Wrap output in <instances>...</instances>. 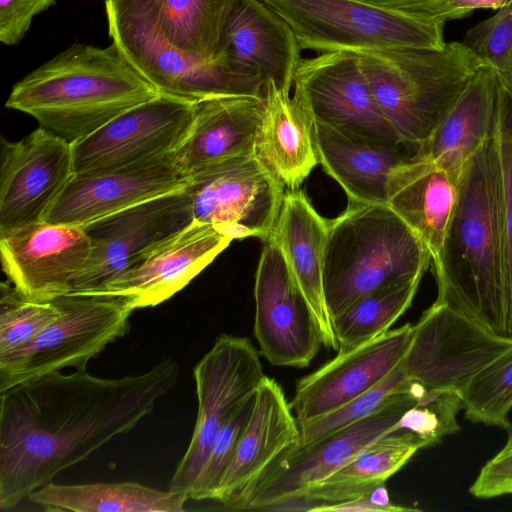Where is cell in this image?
<instances>
[{
	"label": "cell",
	"instance_id": "obj_42",
	"mask_svg": "<svg viewBox=\"0 0 512 512\" xmlns=\"http://www.w3.org/2000/svg\"><path fill=\"white\" fill-rule=\"evenodd\" d=\"M511 3L512 0H427L418 7L416 16L445 24L449 20L466 17L475 10L497 11Z\"/></svg>",
	"mask_w": 512,
	"mask_h": 512
},
{
	"label": "cell",
	"instance_id": "obj_28",
	"mask_svg": "<svg viewBox=\"0 0 512 512\" xmlns=\"http://www.w3.org/2000/svg\"><path fill=\"white\" fill-rule=\"evenodd\" d=\"M194 107L189 135L175 152L176 164L187 178L212 163L254 150L263 96H219Z\"/></svg>",
	"mask_w": 512,
	"mask_h": 512
},
{
	"label": "cell",
	"instance_id": "obj_5",
	"mask_svg": "<svg viewBox=\"0 0 512 512\" xmlns=\"http://www.w3.org/2000/svg\"><path fill=\"white\" fill-rule=\"evenodd\" d=\"M354 52L381 112L404 142L417 147L486 65L462 41L440 49Z\"/></svg>",
	"mask_w": 512,
	"mask_h": 512
},
{
	"label": "cell",
	"instance_id": "obj_3",
	"mask_svg": "<svg viewBox=\"0 0 512 512\" xmlns=\"http://www.w3.org/2000/svg\"><path fill=\"white\" fill-rule=\"evenodd\" d=\"M444 302L505 337L497 163L491 137L469 163L441 255L433 264Z\"/></svg>",
	"mask_w": 512,
	"mask_h": 512
},
{
	"label": "cell",
	"instance_id": "obj_4",
	"mask_svg": "<svg viewBox=\"0 0 512 512\" xmlns=\"http://www.w3.org/2000/svg\"><path fill=\"white\" fill-rule=\"evenodd\" d=\"M430 262L424 244L388 205L349 202L328 221L323 287L331 320L383 285L423 276Z\"/></svg>",
	"mask_w": 512,
	"mask_h": 512
},
{
	"label": "cell",
	"instance_id": "obj_22",
	"mask_svg": "<svg viewBox=\"0 0 512 512\" xmlns=\"http://www.w3.org/2000/svg\"><path fill=\"white\" fill-rule=\"evenodd\" d=\"M301 51L289 24L266 3L236 0L223 29L218 58L290 92Z\"/></svg>",
	"mask_w": 512,
	"mask_h": 512
},
{
	"label": "cell",
	"instance_id": "obj_26",
	"mask_svg": "<svg viewBox=\"0 0 512 512\" xmlns=\"http://www.w3.org/2000/svg\"><path fill=\"white\" fill-rule=\"evenodd\" d=\"M319 163L344 190L349 202L387 205L393 171L409 161L418 147L402 142L381 144L343 134L314 122Z\"/></svg>",
	"mask_w": 512,
	"mask_h": 512
},
{
	"label": "cell",
	"instance_id": "obj_27",
	"mask_svg": "<svg viewBox=\"0 0 512 512\" xmlns=\"http://www.w3.org/2000/svg\"><path fill=\"white\" fill-rule=\"evenodd\" d=\"M498 87L499 71L484 65L431 135L418 146L416 156L461 181L474 155L492 135Z\"/></svg>",
	"mask_w": 512,
	"mask_h": 512
},
{
	"label": "cell",
	"instance_id": "obj_24",
	"mask_svg": "<svg viewBox=\"0 0 512 512\" xmlns=\"http://www.w3.org/2000/svg\"><path fill=\"white\" fill-rule=\"evenodd\" d=\"M236 0H106L111 14L158 35L191 59L218 60L227 17Z\"/></svg>",
	"mask_w": 512,
	"mask_h": 512
},
{
	"label": "cell",
	"instance_id": "obj_12",
	"mask_svg": "<svg viewBox=\"0 0 512 512\" xmlns=\"http://www.w3.org/2000/svg\"><path fill=\"white\" fill-rule=\"evenodd\" d=\"M293 87L314 122L371 142H404L381 112L354 51L302 57Z\"/></svg>",
	"mask_w": 512,
	"mask_h": 512
},
{
	"label": "cell",
	"instance_id": "obj_36",
	"mask_svg": "<svg viewBox=\"0 0 512 512\" xmlns=\"http://www.w3.org/2000/svg\"><path fill=\"white\" fill-rule=\"evenodd\" d=\"M51 301L23 296L9 281L0 285V357L31 342L60 316Z\"/></svg>",
	"mask_w": 512,
	"mask_h": 512
},
{
	"label": "cell",
	"instance_id": "obj_11",
	"mask_svg": "<svg viewBox=\"0 0 512 512\" xmlns=\"http://www.w3.org/2000/svg\"><path fill=\"white\" fill-rule=\"evenodd\" d=\"M510 348L511 339L435 301L413 325L402 366L410 381L460 395L475 375Z\"/></svg>",
	"mask_w": 512,
	"mask_h": 512
},
{
	"label": "cell",
	"instance_id": "obj_15",
	"mask_svg": "<svg viewBox=\"0 0 512 512\" xmlns=\"http://www.w3.org/2000/svg\"><path fill=\"white\" fill-rule=\"evenodd\" d=\"M195 103L158 95L71 143L74 173L114 170L175 153L189 135Z\"/></svg>",
	"mask_w": 512,
	"mask_h": 512
},
{
	"label": "cell",
	"instance_id": "obj_30",
	"mask_svg": "<svg viewBox=\"0 0 512 512\" xmlns=\"http://www.w3.org/2000/svg\"><path fill=\"white\" fill-rule=\"evenodd\" d=\"M460 181L415 156L397 167L388 182L387 205L421 240L436 263L455 209Z\"/></svg>",
	"mask_w": 512,
	"mask_h": 512
},
{
	"label": "cell",
	"instance_id": "obj_16",
	"mask_svg": "<svg viewBox=\"0 0 512 512\" xmlns=\"http://www.w3.org/2000/svg\"><path fill=\"white\" fill-rule=\"evenodd\" d=\"M254 297L259 353L274 366H309L323 344L322 332L284 255L271 239L264 241Z\"/></svg>",
	"mask_w": 512,
	"mask_h": 512
},
{
	"label": "cell",
	"instance_id": "obj_34",
	"mask_svg": "<svg viewBox=\"0 0 512 512\" xmlns=\"http://www.w3.org/2000/svg\"><path fill=\"white\" fill-rule=\"evenodd\" d=\"M492 141L497 163L504 330L505 337L512 340V79L500 71Z\"/></svg>",
	"mask_w": 512,
	"mask_h": 512
},
{
	"label": "cell",
	"instance_id": "obj_35",
	"mask_svg": "<svg viewBox=\"0 0 512 512\" xmlns=\"http://www.w3.org/2000/svg\"><path fill=\"white\" fill-rule=\"evenodd\" d=\"M460 397L467 420L505 429L512 409V348L475 375Z\"/></svg>",
	"mask_w": 512,
	"mask_h": 512
},
{
	"label": "cell",
	"instance_id": "obj_18",
	"mask_svg": "<svg viewBox=\"0 0 512 512\" xmlns=\"http://www.w3.org/2000/svg\"><path fill=\"white\" fill-rule=\"evenodd\" d=\"M2 268L26 298L51 301L71 290L91 252L81 226L35 223L0 234Z\"/></svg>",
	"mask_w": 512,
	"mask_h": 512
},
{
	"label": "cell",
	"instance_id": "obj_14",
	"mask_svg": "<svg viewBox=\"0 0 512 512\" xmlns=\"http://www.w3.org/2000/svg\"><path fill=\"white\" fill-rule=\"evenodd\" d=\"M185 187L85 224L90 256L70 292H99L138 256L192 221Z\"/></svg>",
	"mask_w": 512,
	"mask_h": 512
},
{
	"label": "cell",
	"instance_id": "obj_17",
	"mask_svg": "<svg viewBox=\"0 0 512 512\" xmlns=\"http://www.w3.org/2000/svg\"><path fill=\"white\" fill-rule=\"evenodd\" d=\"M0 234L45 221L74 175L71 143L38 127L18 141L1 139Z\"/></svg>",
	"mask_w": 512,
	"mask_h": 512
},
{
	"label": "cell",
	"instance_id": "obj_41",
	"mask_svg": "<svg viewBox=\"0 0 512 512\" xmlns=\"http://www.w3.org/2000/svg\"><path fill=\"white\" fill-rule=\"evenodd\" d=\"M55 3L56 0H0V41L7 46L18 44L33 18Z\"/></svg>",
	"mask_w": 512,
	"mask_h": 512
},
{
	"label": "cell",
	"instance_id": "obj_39",
	"mask_svg": "<svg viewBox=\"0 0 512 512\" xmlns=\"http://www.w3.org/2000/svg\"><path fill=\"white\" fill-rule=\"evenodd\" d=\"M462 43L512 79V3L468 29Z\"/></svg>",
	"mask_w": 512,
	"mask_h": 512
},
{
	"label": "cell",
	"instance_id": "obj_13",
	"mask_svg": "<svg viewBox=\"0 0 512 512\" xmlns=\"http://www.w3.org/2000/svg\"><path fill=\"white\" fill-rule=\"evenodd\" d=\"M106 16L112 42L160 94L191 103L228 95L262 96L265 83L260 77L238 71L224 59H191L151 30Z\"/></svg>",
	"mask_w": 512,
	"mask_h": 512
},
{
	"label": "cell",
	"instance_id": "obj_19",
	"mask_svg": "<svg viewBox=\"0 0 512 512\" xmlns=\"http://www.w3.org/2000/svg\"><path fill=\"white\" fill-rule=\"evenodd\" d=\"M232 240L215 226L193 220L138 256L99 292L126 297L134 310L157 306L186 287Z\"/></svg>",
	"mask_w": 512,
	"mask_h": 512
},
{
	"label": "cell",
	"instance_id": "obj_9",
	"mask_svg": "<svg viewBox=\"0 0 512 512\" xmlns=\"http://www.w3.org/2000/svg\"><path fill=\"white\" fill-rule=\"evenodd\" d=\"M193 376L195 428L169 483L170 490L189 498L218 432L239 406L254 397L265 375L259 352L248 338L221 334L196 364Z\"/></svg>",
	"mask_w": 512,
	"mask_h": 512
},
{
	"label": "cell",
	"instance_id": "obj_21",
	"mask_svg": "<svg viewBox=\"0 0 512 512\" xmlns=\"http://www.w3.org/2000/svg\"><path fill=\"white\" fill-rule=\"evenodd\" d=\"M412 333L410 323L390 329L300 379L289 402L298 425L338 410L381 382L404 358Z\"/></svg>",
	"mask_w": 512,
	"mask_h": 512
},
{
	"label": "cell",
	"instance_id": "obj_43",
	"mask_svg": "<svg viewBox=\"0 0 512 512\" xmlns=\"http://www.w3.org/2000/svg\"><path fill=\"white\" fill-rule=\"evenodd\" d=\"M367 5L403 14L416 16L418 7L427 0H357Z\"/></svg>",
	"mask_w": 512,
	"mask_h": 512
},
{
	"label": "cell",
	"instance_id": "obj_32",
	"mask_svg": "<svg viewBox=\"0 0 512 512\" xmlns=\"http://www.w3.org/2000/svg\"><path fill=\"white\" fill-rule=\"evenodd\" d=\"M188 499L182 492L130 481L73 485L52 481L28 497L45 511L70 512H182Z\"/></svg>",
	"mask_w": 512,
	"mask_h": 512
},
{
	"label": "cell",
	"instance_id": "obj_23",
	"mask_svg": "<svg viewBox=\"0 0 512 512\" xmlns=\"http://www.w3.org/2000/svg\"><path fill=\"white\" fill-rule=\"evenodd\" d=\"M298 440L299 425L281 386L264 376L215 501L227 507Z\"/></svg>",
	"mask_w": 512,
	"mask_h": 512
},
{
	"label": "cell",
	"instance_id": "obj_8",
	"mask_svg": "<svg viewBox=\"0 0 512 512\" xmlns=\"http://www.w3.org/2000/svg\"><path fill=\"white\" fill-rule=\"evenodd\" d=\"M291 27L301 50L440 49L444 23L357 0H262Z\"/></svg>",
	"mask_w": 512,
	"mask_h": 512
},
{
	"label": "cell",
	"instance_id": "obj_40",
	"mask_svg": "<svg viewBox=\"0 0 512 512\" xmlns=\"http://www.w3.org/2000/svg\"><path fill=\"white\" fill-rule=\"evenodd\" d=\"M507 440L503 448L481 468L469 492L479 499L512 494V423L505 428Z\"/></svg>",
	"mask_w": 512,
	"mask_h": 512
},
{
	"label": "cell",
	"instance_id": "obj_20",
	"mask_svg": "<svg viewBox=\"0 0 512 512\" xmlns=\"http://www.w3.org/2000/svg\"><path fill=\"white\" fill-rule=\"evenodd\" d=\"M188 178L180 171L175 153L127 167L74 173L45 221L84 226L160 195L183 189Z\"/></svg>",
	"mask_w": 512,
	"mask_h": 512
},
{
	"label": "cell",
	"instance_id": "obj_38",
	"mask_svg": "<svg viewBox=\"0 0 512 512\" xmlns=\"http://www.w3.org/2000/svg\"><path fill=\"white\" fill-rule=\"evenodd\" d=\"M253 398L239 406L218 432L190 499L216 500L220 485L232 462L238 439L249 418Z\"/></svg>",
	"mask_w": 512,
	"mask_h": 512
},
{
	"label": "cell",
	"instance_id": "obj_7",
	"mask_svg": "<svg viewBox=\"0 0 512 512\" xmlns=\"http://www.w3.org/2000/svg\"><path fill=\"white\" fill-rule=\"evenodd\" d=\"M53 301L60 316L27 345L0 357V392L88 362L129 330L130 301L104 292H68Z\"/></svg>",
	"mask_w": 512,
	"mask_h": 512
},
{
	"label": "cell",
	"instance_id": "obj_1",
	"mask_svg": "<svg viewBox=\"0 0 512 512\" xmlns=\"http://www.w3.org/2000/svg\"><path fill=\"white\" fill-rule=\"evenodd\" d=\"M164 359L146 372L102 378L55 372L0 392V509L16 507L152 413L176 384Z\"/></svg>",
	"mask_w": 512,
	"mask_h": 512
},
{
	"label": "cell",
	"instance_id": "obj_2",
	"mask_svg": "<svg viewBox=\"0 0 512 512\" xmlns=\"http://www.w3.org/2000/svg\"><path fill=\"white\" fill-rule=\"evenodd\" d=\"M158 95L113 42L76 43L18 81L5 106L73 143Z\"/></svg>",
	"mask_w": 512,
	"mask_h": 512
},
{
	"label": "cell",
	"instance_id": "obj_6",
	"mask_svg": "<svg viewBox=\"0 0 512 512\" xmlns=\"http://www.w3.org/2000/svg\"><path fill=\"white\" fill-rule=\"evenodd\" d=\"M408 390L351 425L303 445L294 444L227 506L238 510H292L304 492L352 460L377 439L397 431L405 410L426 390L410 381Z\"/></svg>",
	"mask_w": 512,
	"mask_h": 512
},
{
	"label": "cell",
	"instance_id": "obj_25",
	"mask_svg": "<svg viewBox=\"0 0 512 512\" xmlns=\"http://www.w3.org/2000/svg\"><path fill=\"white\" fill-rule=\"evenodd\" d=\"M328 237V221L314 209L301 190L285 192L271 239L281 250L288 267L320 326L323 344L338 345L326 305L323 268Z\"/></svg>",
	"mask_w": 512,
	"mask_h": 512
},
{
	"label": "cell",
	"instance_id": "obj_37",
	"mask_svg": "<svg viewBox=\"0 0 512 512\" xmlns=\"http://www.w3.org/2000/svg\"><path fill=\"white\" fill-rule=\"evenodd\" d=\"M402 361L376 386L338 410L299 426L297 445L317 440L329 433L367 418L381 409L392 397L409 389Z\"/></svg>",
	"mask_w": 512,
	"mask_h": 512
},
{
	"label": "cell",
	"instance_id": "obj_10",
	"mask_svg": "<svg viewBox=\"0 0 512 512\" xmlns=\"http://www.w3.org/2000/svg\"><path fill=\"white\" fill-rule=\"evenodd\" d=\"M284 185L254 150L212 163L188 178L194 220L234 239L270 238L285 196Z\"/></svg>",
	"mask_w": 512,
	"mask_h": 512
},
{
	"label": "cell",
	"instance_id": "obj_29",
	"mask_svg": "<svg viewBox=\"0 0 512 512\" xmlns=\"http://www.w3.org/2000/svg\"><path fill=\"white\" fill-rule=\"evenodd\" d=\"M264 113L254 152L289 190H296L319 163L314 121L302 99L273 81L263 89Z\"/></svg>",
	"mask_w": 512,
	"mask_h": 512
},
{
	"label": "cell",
	"instance_id": "obj_33",
	"mask_svg": "<svg viewBox=\"0 0 512 512\" xmlns=\"http://www.w3.org/2000/svg\"><path fill=\"white\" fill-rule=\"evenodd\" d=\"M423 276L383 285L332 318L338 353H346L390 330L411 306Z\"/></svg>",
	"mask_w": 512,
	"mask_h": 512
},
{
	"label": "cell",
	"instance_id": "obj_31",
	"mask_svg": "<svg viewBox=\"0 0 512 512\" xmlns=\"http://www.w3.org/2000/svg\"><path fill=\"white\" fill-rule=\"evenodd\" d=\"M422 448L421 441L408 431L386 434L328 477L308 487L294 505L295 510L313 511L361 497L385 483Z\"/></svg>",
	"mask_w": 512,
	"mask_h": 512
}]
</instances>
